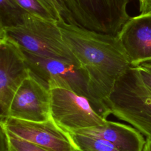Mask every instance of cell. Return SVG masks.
I'll return each mask as SVG.
<instances>
[{"instance_id": "13", "label": "cell", "mask_w": 151, "mask_h": 151, "mask_svg": "<svg viewBox=\"0 0 151 151\" xmlns=\"http://www.w3.org/2000/svg\"><path fill=\"white\" fill-rule=\"evenodd\" d=\"M26 12L15 0H0V29L20 24Z\"/></svg>"}, {"instance_id": "16", "label": "cell", "mask_w": 151, "mask_h": 151, "mask_svg": "<svg viewBox=\"0 0 151 151\" xmlns=\"http://www.w3.org/2000/svg\"><path fill=\"white\" fill-rule=\"evenodd\" d=\"M0 151H9V142L6 129L0 123Z\"/></svg>"}, {"instance_id": "6", "label": "cell", "mask_w": 151, "mask_h": 151, "mask_svg": "<svg viewBox=\"0 0 151 151\" xmlns=\"http://www.w3.org/2000/svg\"><path fill=\"white\" fill-rule=\"evenodd\" d=\"M21 50L24 54L30 73L46 85L49 89L54 87L68 88L78 95L88 98L99 113L90 95L88 76L83 66L36 55L22 49Z\"/></svg>"}, {"instance_id": "3", "label": "cell", "mask_w": 151, "mask_h": 151, "mask_svg": "<svg viewBox=\"0 0 151 151\" xmlns=\"http://www.w3.org/2000/svg\"><path fill=\"white\" fill-rule=\"evenodd\" d=\"M0 32L31 54L81 65L65 42L56 21L27 12L20 24L0 29Z\"/></svg>"}, {"instance_id": "4", "label": "cell", "mask_w": 151, "mask_h": 151, "mask_svg": "<svg viewBox=\"0 0 151 151\" xmlns=\"http://www.w3.org/2000/svg\"><path fill=\"white\" fill-rule=\"evenodd\" d=\"M129 0H67L61 5L67 22L97 32L117 35L130 18Z\"/></svg>"}, {"instance_id": "14", "label": "cell", "mask_w": 151, "mask_h": 151, "mask_svg": "<svg viewBox=\"0 0 151 151\" xmlns=\"http://www.w3.org/2000/svg\"><path fill=\"white\" fill-rule=\"evenodd\" d=\"M82 151H120L110 142L94 136L70 133Z\"/></svg>"}, {"instance_id": "2", "label": "cell", "mask_w": 151, "mask_h": 151, "mask_svg": "<svg viewBox=\"0 0 151 151\" xmlns=\"http://www.w3.org/2000/svg\"><path fill=\"white\" fill-rule=\"evenodd\" d=\"M105 104L110 114L151 138V90L136 67H130L117 80Z\"/></svg>"}, {"instance_id": "7", "label": "cell", "mask_w": 151, "mask_h": 151, "mask_svg": "<svg viewBox=\"0 0 151 151\" xmlns=\"http://www.w3.org/2000/svg\"><path fill=\"white\" fill-rule=\"evenodd\" d=\"M30 71L19 45L0 32V122L8 117L14 95Z\"/></svg>"}, {"instance_id": "17", "label": "cell", "mask_w": 151, "mask_h": 151, "mask_svg": "<svg viewBox=\"0 0 151 151\" xmlns=\"http://www.w3.org/2000/svg\"><path fill=\"white\" fill-rule=\"evenodd\" d=\"M138 70L139 74L146 86L151 90V71L139 66H136Z\"/></svg>"}, {"instance_id": "19", "label": "cell", "mask_w": 151, "mask_h": 151, "mask_svg": "<svg viewBox=\"0 0 151 151\" xmlns=\"http://www.w3.org/2000/svg\"><path fill=\"white\" fill-rule=\"evenodd\" d=\"M142 151H151V138L146 137V143Z\"/></svg>"}, {"instance_id": "18", "label": "cell", "mask_w": 151, "mask_h": 151, "mask_svg": "<svg viewBox=\"0 0 151 151\" xmlns=\"http://www.w3.org/2000/svg\"><path fill=\"white\" fill-rule=\"evenodd\" d=\"M140 14H151V0H138Z\"/></svg>"}, {"instance_id": "9", "label": "cell", "mask_w": 151, "mask_h": 151, "mask_svg": "<svg viewBox=\"0 0 151 151\" xmlns=\"http://www.w3.org/2000/svg\"><path fill=\"white\" fill-rule=\"evenodd\" d=\"M49 88L31 73L18 87L11 100L8 117L44 122L51 116Z\"/></svg>"}, {"instance_id": "10", "label": "cell", "mask_w": 151, "mask_h": 151, "mask_svg": "<svg viewBox=\"0 0 151 151\" xmlns=\"http://www.w3.org/2000/svg\"><path fill=\"white\" fill-rule=\"evenodd\" d=\"M117 36L132 66L151 60V14L130 17Z\"/></svg>"}, {"instance_id": "8", "label": "cell", "mask_w": 151, "mask_h": 151, "mask_svg": "<svg viewBox=\"0 0 151 151\" xmlns=\"http://www.w3.org/2000/svg\"><path fill=\"white\" fill-rule=\"evenodd\" d=\"M0 123L18 137L48 151H82L75 143L70 132L57 124L52 117L44 122L7 117Z\"/></svg>"}, {"instance_id": "5", "label": "cell", "mask_w": 151, "mask_h": 151, "mask_svg": "<svg viewBox=\"0 0 151 151\" xmlns=\"http://www.w3.org/2000/svg\"><path fill=\"white\" fill-rule=\"evenodd\" d=\"M50 91L51 117L64 130L71 133L106 123V118L88 98L67 88L54 87Z\"/></svg>"}, {"instance_id": "1", "label": "cell", "mask_w": 151, "mask_h": 151, "mask_svg": "<svg viewBox=\"0 0 151 151\" xmlns=\"http://www.w3.org/2000/svg\"><path fill=\"white\" fill-rule=\"evenodd\" d=\"M63 38L88 76V90L99 113L107 118L110 113L105 101L117 80L132 65L117 35L97 32L57 21Z\"/></svg>"}, {"instance_id": "15", "label": "cell", "mask_w": 151, "mask_h": 151, "mask_svg": "<svg viewBox=\"0 0 151 151\" xmlns=\"http://www.w3.org/2000/svg\"><path fill=\"white\" fill-rule=\"evenodd\" d=\"M6 131L9 142V151H48L35 143L18 137L6 129Z\"/></svg>"}, {"instance_id": "11", "label": "cell", "mask_w": 151, "mask_h": 151, "mask_svg": "<svg viewBox=\"0 0 151 151\" xmlns=\"http://www.w3.org/2000/svg\"><path fill=\"white\" fill-rule=\"evenodd\" d=\"M71 133L105 139L120 151H142L146 143L143 134L136 128L108 120L104 125L80 129Z\"/></svg>"}, {"instance_id": "12", "label": "cell", "mask_w": 151, "mask_h": 151, "mask_svg": "<svg viewBox=\"0 0 151 151\" xmlns=\"http://www.w3.org/2000/svg\"><path fill=\"white\" fill-rule=\"evenodd\" d=\"M27 12L35 16L53 21L63 18L62 8L57 0H15Z\"/></svg>"}, {"instance_id": "20", "label": "cell", "mask_w": 151, "mask_h": 151, "mask_svg": "<svg viewBox=\"0 0 151 151\" xmlns=\"http://www.w3.org/2000/svg\"><path fill=\"white\" fill-rule=\"evenodd\" d=\"M139 66L151 71V60L148 61H146L145 63H142L141 64L139 65Z\"/></svg>"}]
</instances>
